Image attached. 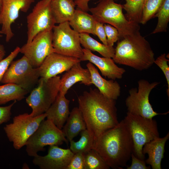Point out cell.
Returning <instances> with one entry per match:
<instances>
[{
  "instance_id": "29",
  "label": "cell",
  "mask_w": 169,
  "mask_h": 169,
  "mask_svg": "<svg viewBox=\"0 0 169 169\" xmlns=\"http://www.w3.org/2000/svg\"><path fill=\"white\" fill-rule=\"evenodd\" d=\"M155 17L158 18V22L151 34L166 32L169 22V0H165L161 6L155 14L154 18Z\"/></svg>"
},
{
  "instance_id": "26",
  "label": "cell",
  "mask_w": 169,
  "mask_h": 169,
  "mask_svg": "<svg viewBox=\"0 0 169 169\" xmlns=\"http://www.w3.org/2000/svg\"><path fill=\"white\" fill-rule=\"evenodd\" d=\"M28 92L21 87L12 84L0 85V105L11 101L22 100Z\"/></svg>"
},
{
  "instance_id": "18",
  "label": "cell",
  "mask_w": 169,
  "mask_h": 169,
  "mask_svg": "<svg viewBox=\"0 0 169 169\" xmlns=\"http://www.w3.org/2000/svg\"><path fill=\"white\" fill-rule=\"evenodd\" d=\"M79 82L88 86L92 84L89 70L83 68L80 62L74 64L60 78L59 92L65 95L73 85Z\"/></svg>"
},
{
  "instance_id": "14",
  "label": "cell",
  "mask_w": 169,
  "mask_h": 169,
  "mask_svg": "<svg viewBox=\"0 0 169 169\" xmlns=\"http://www.w3.org/2000/svg\"><path fill=\"white\" fill-rule=\"evenodd\" d=\"M35 0H3L0 13V25L2 34L8 42L14 35L11 28L13 23L18 18L20 11L27 12Z\"/></svg>"
},
{
  "instance_id": "3",
  "label": "cell",
  "mask_w": 169,
  "mask_h": 169,
  "mask_svg": "<svg viewBox=\"0 0 169 169\" xmlns=\"http://www.w3.org/2000/svg\"><path fill=\"white\" fill-rule=\"evenodd\" d=\"M115 50L112 59L115 63L139 71L147 69L154 64V52L139 31L119 39Z\"/></svg>"
},
{
  "instance_id": "27",
  "label": "cell",
  "mask_w": 169,
  "mask_h": 169,
  "mask_svg": "<svg viewBox=\"0 0 169 169\" xmlns=\"http://www.w3.org/2000/svg\"><path fill=\"white\" fill-rule=\"evenodd\" d=\"M123 9L126 12L125 15L129 21L140 23L143 6L145 0H124Z\"/></svg>"
},
{
  "instance_id": "37",
  "label": "cell",
  "mask_w": 169,
  "mask_h": 169,
  "mask_svg": "<svg viewBox=\"0 0 169 169\" xmlns=\"http://www.w3.org/2000/svg\"><path fill=\"white\" fill-rule=\"evenodd\" d=\"M131 163L129 166H127V169H150V166H146L144 160H141L136 157L132 153L131 155Z\"/></svg>"
},
{
  "instance_id": "35",
  "label": "cell",
  "mask_w": 169,
  "mask_h": 169,
  "mask_svg": "<svg viewBox=\"0 0 169 169\" xmlns=\"http://www.w3.org/2000/svg\"><path fill=\"white\" fill-rule=\"evenodd\" d=\"M66 169H85L84 154H74Z\"/></svg>"
},
{
  "instance_id": "31",
  "label": "cell",
  "mask_w": 169,
  "mask_h": 169,
  "mask_svg": "<svg viewBox=\"0 0 169 169\" xmlns=\"http://www.w3.org/2000/svg\"><path fill=\"white\" fill-rule=\"evenodd\" d=\"M164 1L165 0H145L140 23L145 24L150 19L154 18Z\"/></svg>"
},
{
  "instance_id": "16",
  "label": "cell",
  "mask_w": 169,
  "mask_h": 169,
  "mask_svg": "<svg viewBox=\"0 0 169 169\" xmlns=\"http://www.w3.org/2000/svg\"><path fill=\"white\" fill-rule=\"evenodd\" d=\"M80 62L77 58L53 52L48 55L38 67L40 78L49 79L56 76Z\"/></svg>"
},
{
  "instance_id": "4",
  "label": "cell",
  "mask_w": 169,
  "mask_h": 169,
  "mask_svg": "<svg viewBox=\"0 0 169 169\" xmlns=\"http://www.w3.org/2000/svg\"><path fill=\"white\" fill-rule=\"evenodd\" d=\"M123 9V5L115 3L114 0H101L96 7L89 8V11L96 21L116 28L120 39L139 31L140 29L138 23L126 18Z\"/></svg>"
},
{
  "instance_id": "1",
  "label": "cell",
  "mask_w": 169,
  "mask_h": 169,
  "mask_svg": "<svg viewBox=\"0 0 169 169\" xmlns=\"http://www.w3.org/2000/svg\"><path fill=\"white\" fill-rule=\"evenodd\" d=\"M78 100L86 129L94 141L119 123L116 100L105 97L97 89L84 91Z\"/></svg>"
},
{
  "instance_id": "2",
  "label": "cell",
  "mask_w": 169,
  "mask_h": 169,
  "mask_svg": "<svg viewBox=\"0 0 169 169\" xmlns=\"http://www.w3.org/2000/svg\"><path fill=\"white\" fill-rule=\"evenodd\" d=\"M92 149L113 169H122L133 152V144L124 119L114 127L101 134L94 141Z\"/></svg>"
},
{
  "instance_id": "13",
  "label": "cell",
  "mask_w": 169,
  "mask_h": 169,
  "mask_svg": "<svg viewBox=\"0 0 169 169\" xmlns=\"http://www.w3.org/2000/svg\"><path fill=\"white\" fill-rule=\"evenodd\" d=\"M53 52L52 30L39 33L30 42L20 48V51L34 68L38 67L45 58Z\"/></svg>"
},
{
  "instance_id": "39",
  "label": "cell",
  "mask_w": 169,
  "mask_h": 169,
  "mask_svg": "<svg viewBox=\"0 0 169 169\" xmlns=\"http://www.w3.org/2000/svg\"><path fill=\"white\" fill-rule=\"evenodd\" d=\"M90 0H75L74 2L78 8L87 12L89 11L88 3Z\"/></svg>"
},
{
  "instance_id": "9",
  "label": "cell",
  "mask_w": 169,
  "mask_h": 169,
  "mask_svg": "<svg viewBox=\"0 0 169 169\" xmlns=\"http://www.w3.org/2000/svg\"><path fill=\"white\" fill-rule=\"evenodd\" d=\"M160 83L157 81L150 83L145 79L139 80L138 89L132 88L129 91V95L125 100L128 112L150 119L157 115L168 114V112L159 113L154 111L149 101L151 91Z\"/></svg>"
},
{
  "instance_id": "25",
  "label": "cell",
  "mask_w": 169,
  "mask_h": 169,
  "mask_svg": "<svg viewBox=\"0 0 169 169\" xmlns=\"http://www.w3.org/2000/svg\"><path fill=\"white\" fill-rule=\"evenodd\" d=\"M81 44L84 49L96 51L104 57L113 58L115 54V48L101 44L91 37L88 33H79Z\"/></svg>"
},
{
  "instance_id": "19",
  "label": "cell",
  "mask_w": 169,
  "mask_h": 169,
  "mask_svg": "<svg viewBox=\"0 0 169 169\" xmlns=\"http://www.w3.org/2000/svg\"><path fill=\"white\" fill-rule=\"evenodd\" d=\"M91 76L92 84L95 85L100 92L105 97L116 100L120 96L121 87L115 80H107L103 78L93 64L89 62L86 64Z\"/></svg>"
},
{
  "instance_id": "12",
  "label": "cell",
  "mask_w": 169,
  "mask_h": 169,
  "mask_svg": "<svg viewBox=\"0 0 169 169\" xmlns=\"http://www.w3.org/2000/svg\"><path fill=\"white\" fill-rule=\"evenodd\" d=\"M51 0H41L33 7L27 17V38L30 42L38 33L52 30L56 23L51 12Z\"/></svg>"
},
{
  "instance_id": "22",
  "label": "cell",
  "mask_w": 169,
  "mask_h": 169,
  "mask_svg": "<svg viewBox=\"0 0 169 169\" xmlns=\"http://www.w3.org/2000/svg\"><path fill=\"white\" fill-rule=\"evenodd\" d=\"M66 121L62 131L69 142L81 131L86 129L84 119L78 107L73 109Z\"/></svg>"
},
{
  "instance_id": "28",
  "label": "cell",
  "mask_w": 169,
  "mask_h": 169,
  "mask_svg": "<svg viewBox=\"0 0 169 169\" xmlns=\"http://www.w3.org/2000/svg\"><path fill=\"white\" fill-rule=\"evenodd\" d=\"M93 138L86 129L81 132V137L77 141L73 140L70 141V149L74 153H84L92 149Z\"/></svg>"
},
{
  "instance_id": "34",
  "label": "cell",
  "mask_w": 169,
  "mask_h": 169,
  "mask_svg": "<svg viewBox=\"0 0 169 169\" xmlns=\"http://www.w3.org/2000/svg\"><path fill=\"white\" fill-rule=\"evenodd\" d=\"M107 38V45L113 46L114 43L119 39V35L117 29L115 27L109 24H104Z\"/></svg>"
},
{
  "instance_id": "36",
  "label": "cell",
  "mask_w": 169,
  "mask_h": 169,
  "mask_svg": "<svg viewBox=\"0 0 169 169\" xmlns=\"http://www.w3.org/2000/svg\"><path fill=\"white\" fill-rule=\"evenodd\" d=\"M16 102V100H14L13 102L8 105L0 106V125L10 120L12 115V108Z\"/></svg>"
},
{
  "instance_id": "24",
  "label": "cell",
  "mask_w": 169,
  "mask_h": 169,
  "mask_svg": "<svg viewBox=\"0 0 169 169\" xmlns=\"http://www.w3.org/2000/svg\"><path fill=\"white\" fill-rule=\"evenodd\" d=\"M96 20L94 16L78 8L69 22L71 27L79 33H85L94 35Z\"/></svg>"
},
{
  "instance_id": "20",
  "label": "cell",
  "mask_w": 169,
  "mask_h": 169,
  "mask_svg": "<svg viewBox=\"0 0 169 169\" xmlns=\"http://www.w3.org/2000/svg\"><path fill=\"white\" fill-rule=\"evenodd\" d=\"M69 103L65 95L59 92L55 101L45 113L47 119L60 129L62 130L69 115Z\"/></svg>"
},
{
  "instance_id": "15",
  "label": "cell",
  "mask_w": 169,
  "mask_h": 169,
  "mask_svg": "<svg viewBox=\"0 0 169 169\" xmlns=\"http://www.w3.org/2000/svg\"><path fill=\"white\" fill-rule=\"evenodd\" d=\"M74 153L70 149L49 146L48 154L33 157V163L41 169H66Z\"/></svg>"
},
{
  "instance_id": "40",
  "label": "cell",
  "mask_w": 169,
  "mask_h": 169,
  "mask_svg": "<svg viewBox=\"0 0 169 169\" xmlns=\"http://www.w3.org/2000/svg\"><path fill=\"white\" fill-rule=\"evenodd\" d=\"M5 54L6 51L4 46L0 44V61L4 58Z\"/></svg>"
},
{
  "instance_id": "10",
  "label": "cell",
  "mask_w": 169,
  "mask_h": 169,
  "mask_svg": "<svg viewBox=\"0 0 169 169\" xmlns=\"http://www.w3.org/2000/svg\"><path fill=\"white\" fill-rule=\"evenodd\" d=\"M39 77L38 68L34 67L23 55L11 62L1 82L16 85L29 92L38 82Z\"/></svg>"
},
{
  "instance_id": "30",
  "label": "cell",
  "mask_w": 169,
  "mask_h": 169,
  "mask_svg": "<svg viewBox=\"0 0 169 169\" xmlns=\"http://www.w3.org/2000/svg\"><path fill=\"white\" fill-rule=\"evenodd\" d=\"M84 158L85 169H109L110 168L98 153L93 149L84 153Z\"/></svg>"
},
{
  "instance_id": "17",
  "label": "cell",
  "mask_w": 169,
  "mask_h": 169,
  "mask_svg": "<svg viewBox=\"0 0 169 169\" xmlns=\"http://www.w3.org/2000/svg\"><path fill=\"white\" fill-rule=\"evenodd\" d=\"M82 50L83 54L79 59L81 61H89L98 68L103 76L110 79L115 80L122 78L125 70L118 66L112 58L100 57L84 48Z\"/></svg>"
},
{
  "instance_id": "33",
  "label": "cell",
  "mask_w": 169,
  "mask_h": 169,
  "mask_svg": "<svg viewBox=\"0 0 169 169\" xmlns=\"http://www.w3.org/2000/svg\"><path fill=\"white\" fill-rule=\"evenodd\" d=\"M166 54H161L156 59L154 63L162 71L166 77L168 86L166 92L167 95H169V66L168 64L169 60L166 56Z\"/></svg>"
},
{
  "instance_id": "42",
  "label": "cell",
  "mask_w": 169,
  "mask_h": 169,
  "mask_svg": "<svg viewBox=\"0 0 169 169\" xmlns=\"http://www.w3.org/2000/svg\"><path fill=\"white\" fill-rule=\"evenodd\" d=\"M2 36H3L2 34L1 33H0V37H2Z\"/></svg>"
},
{
  "instance_id": "32",
  "label": "cell",
  "mask_w": 169,
  "mask_h": 169,
  "mask_svg": "<svg viewBox=\"0 0 169 169\" xmlns=\"http://www.w3.org/2000/svg\"><path fill=\"white\" fill-rule=\"evenodd\" d=\"M20 51V48L17 46L7 57L0 61V83L10 64Z\"/></svg>"
},
{
  "instance_id": "8",
  "label": "cell",
  "mask_w": 169,
  "mask_h": 169,
  "mask_svg": "<svg viewBox=\"0 0 169 169\" xmlns=\"http://www.w3.org/2000/svg\"><path fill=\"white\" fill-rule=\"evenodd\" d=\"M64 142L67 144L68 142L62 130L51 121L44 120L27 140L25 145L26 151L28 156L34 157L38 155V152L45 150V146H59Z\"/></svg>"
},
{
  "instance_id": "6",
  "label": "cell",
  "mask_w": 169,
  "mask_h": 169,
  "mask_svg": "<svg viewBox=\"0 0 169 169\" xmlns=\"http://www.w3.org/2000/svg\"><path fill=\"white\" fill-rule=\"evenodd\" d=\"M60 77L39 79L38 85L27 97L26 102L35 117L45 113L55 101L59 92Z\"/></svg>"
},
{
  "instance_id": "7",
  "label": "cell",
  "mask_w": 169,
  "mask_h": 169,
  "mask_svg": "<svg viewBox=\"0 0 169 169\" xmlns=\"http://www.w3.org/2000/svg\"><path fill=\"white\" fill-rule=\"evenodd\" d=\"M46 117L45 113L35 117L24 113L14 116L12 123L6 124L3 129L14 148L18 150L25 146L28 139Z\"/></svg>"
},
{
  "instance_id": "38",
  "label": "cell",
  "mask_w": 169,
  "mask_h": 169,
  "mask_svg": "<svg viewBox=\"0 0 169 169\" xmlns=\"http://www.w3.org/2000/svg\"><path fill=\"white\" fill-rule=\"evenodd\" d=\"M94 33V35L98 36L103 44L107 45V38L104 27V23L96 21Z\"/></svg>"
},
{
  "instance_id": "44",
  "label": "cell",
  "mask_w": 169,
  "mask_h": 169,
  "mask_svg": "<svg viewBox=\"0 0 169 169\" xmlns=\"http://www.w3.org/2000/svg\"></svg>"
},
{
  "instance_id": "21",
  "label": "cell",
  "mask_w": 169,
  "mask_h": 169,
  "mask_svg": "<svg viewBox=\"0 0 169 169\" xmlns=\"http://www.w3.org/2000/svg\"><path fill=\"white\" fill-rule=\"evenodd\" d=\"M169 138L168 132L164 137H156L146 143L143 146L142 152L148 155L145 161L146 163L150 165L153 169H161V161L164 157L165 147Z\"/></svg>"
},
{
  "instance_id": "23",
  "label": "cell",
  "mask_w": 169,
  "mask_h": 169,
  "mask_svg": "<svg viewBox=\"0 0 169 169\" xmlns=\"http://www.w3.org/2000/svg\"><path fill=\"white\" fill-rule=\"evenodd\" d=\"M50 8L56 23L69 22L75 11L73 0H51Z\"/></svg>"
},
{
  "instance_id": "43",
  "label": "cell",
  "mask_w": 169,
  "mask_h": 169,
  "mask_svg": "<svg viewBox=\"0 0 169 169\" xmlns=\"http://www.w3.org/2000/svg\"><path fill=\"white\" fill-rule=\"evenodd\" d=\"M0 33H1L2 34V32L1 30V29H0Z\"/></svg>"
},
{
  "instance_id": "5",
  "label": "cell",
  "mask_w": 169,
  "mask_h": 169,
  "mask_svg": "<svg viewBox=\"0 0 169 169\" xmlns=\"http://www.w3.org/2000/svg\"><path fill=\"white\" fill-rule=\"evenodd\" d=\"M127 125L133 144V153L137 158L144 160L142 152L144 145L159 137L156 120L143 117L127 112L124 119Z\"/></svg>"
},
{
  "instance_id": "11",
  "label": "cell",
  "mask_w": 169,
  "mask_h": 169,
  "mask_svg": "<svg viewBox=\"0 0 169 169\" xmlns=\"http://www.w3.org/2000/svg\"><path fill=\"white\" fill-rule=\"evenodd\" d=\"M79 33L71 28L69 22L59 24L52 29L54 52L64 55L81 58L83 53Z\"/></svg>"
},
{
  "instance_id": "41",
  "label": "cell",
  "mask_w": 169,
  "mask_h": 169,
  "mask_svg": "<svg viewBox=\"0 0 169 169\" xmlns=\"http://www.w3.org/2000/svg\"><path fill=\"white\" fill-rule=\"evenodd\" d=\"M3 0H0V13L2 9Z\"/></svg>"
}]
</instances>
